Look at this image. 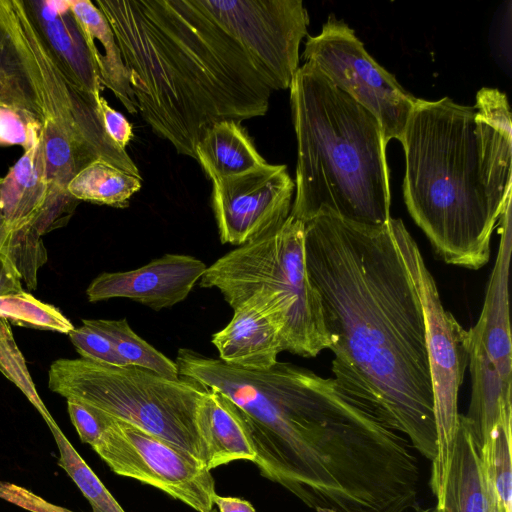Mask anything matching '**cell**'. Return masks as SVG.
<instances>
[{
	"instance_id": "obj_1",
	"label": "cell",
	"mask_w": 512,
	"mask_h": 512,
	"mask_svg": "<svg viewBox=\"0 0 512 512\" xmlns=\"http://www.w3.org/2000/svg\"><path fill=\"white\" fill-rule=\"evenodd\" d=\"M304 225L306 267L322 304L333 380L393 421L433 461L424 315L388 222L363 226L321 213Z\"/></svg>"
},
{
	"instance_id": "obj_2",
	"label": "cell",
	"mask_w": 512,
	"mask_h": 512,
	"mask_svg": "<svg viewBox=\"0 0 512 512\" xmlns=\"http://www.w3.org/2000/svg\"><path fill=\"white\" fill-rule=\"evenodd\" d=\"M144 120L177 153L215 123L265 115L271 90L243 49L194 0H97Z\"/></svg>"
},
{
	"instance_id": "obj_3",
	"label": "cell",
	"mask_w": 512,
	"mask_h": 512,
	"mask_svg": "<svg viewBox=\"0 0 512 512\" xmlns=\"http://www.w3.org/2000/svg\"><path fill=\"white\" fill-rule=\"evenodd\" d=\"M507 97L477 92L473 106L448 97L417 100L400 138L403 195L414 222L451 265L480 269L512 194V132Z\"/></svg>"
},
{
	"instance_id": "obj_4",
	"label": "cell",
	"mask_w": 512,
	"mask_h": 512,
	"mask_svg": "<svg viewBox=\"0 0 512 512\" xmlns=\"http://www.w3.org/2000/svg\"><path fill=\"white\" fill-rule=\"evenodd\" d=\"M289 89L297 140L290 216L306 222L330 213L363 226L387 224V143L377 118L309 62Z\"/></svg>"
},
{
	"instance_id": "obj_5",
	"label": "cell",
	"mask_w": 512,
	"mask_h": 512,
	"mask_svg": "<svg viewBox=\"0 0 512 512\" xmlns=\"http://www.w3.org/2000/svg\"><path fill=\"white\" fill-rule=\"evenodd\" d=\"M5 29L30 85L41 125L49 184L46 214L67 218L78 201L67 192L74 176L104 160L140 177L126 149L105 133L96 103L64 74L44 43L24 0H0Z\"/></svg>"
},
{
	"instance_id": "obj_6",
	"label": "cell",
	"mask_w": 512,
	"mask_h": 512,
	"mask_svg": "<svg viewBox=\"0 0 512 512\" xmlns=\"http://www.w3.org/2000/svg\"><path fill=\"white\" fill-rule=\"evenodd\" d=\"M48 387L66 400L95 408L178 445L207 468L210 454L199 423L208 393L203 385L136 366L60 358L49 367Z\"/></svg>"
},
{
	"instance_id": "obj_7",
	"label": "cell",
	"mask_w": 512,
	"mask_h": 512,
	"mask_svg": "<svg viewBox=\"0 0 512 512\" xmlns=\"http://www.w3.org/2000/svg\"><path fill=\"white\" fill-rule=\"evenodd\" d=\"M199 285L219 290L232 309L266 290L284 314V351L310 358L329 348L321 300L307 272L301 220L289 215L276 230L226 253L207 267Z\"/></svg>"
},
{
	"instance_id": "obj_8",
	"label": "cell",
	"mask_w": 512,
	"mask_h": 512,
	"mask_svg": "<svg viewBox=\"0 0 512 512\" xmlns=\"http://www.w3.org/2000/svg\"><path fill=\"white\" fill-rule=\"evenodd\" d=\"M496 261L475 325L468 330L471 396L467 419L479 445L512 420V340L509 317V270L512 253L511 195L500 218Z\"/></svg>"
},
{
	"instance_id": "obj_9",
	"label": "cell",
	"mask_w": 512,
	"mask_h": 512,
	"mask_svg": "<svg viewBox=\"0 0 512 512\" xmlns=\"http://www.w3.org/2000/svg\"><path fill=\"white\" fill-rule=\"evenodd\" d=\"M388 224L416 287L424 315L437 434V456L432 461L430 486L439 501L460 415L458 396L468 367L469 334L444 308L435 279L403 221L391 217Z\"/></svg>"
},
{
	"instance_id": "obj_10",
	"label": "cell",
	"mask_w": 512,
	"mask_h": 512,
	"mask_svg": "<svg viewBox=\"0 0 512 512\" xmlns=\"http://www.w3.org/2000/svg\"><path fill=\"white\" fill-rule=\"evenodd\" d=\"M90 446L115 474L151 485L197 512L213 508L211 471L178 445L105 414Z\"/></svg>"
},
{
	"instance_id": "obj_11",
	"label": "cell",
	"mask_w": 512,
	"mask_h": 512,
	"mask_svg": "<svg viewBox=\"0 0 512 512\" xmlns=\"http://www.w3.org/2000/svg\"><path fill=\"white\" fill-rule=\"evenodd\" d=\"M303 58L377 118L387 144L400 140L418 98L369 55L346 23L331 15L320 34L307 37Z\"/></svg>"
},
{
	"instance_id": "obj_12",
	"label": "cell",
	"mask_w": 512,
	"mask_h": 512,
	"mask_svg": "<svg viewBox=\"0 0 512 512\" xmlns=\"http://www.w3.org/2000/svg\"><path fill=\"white\" fill-rule=\"evenodd\" d=\"M247 54L270 90L288 89L309 16L301 0H194Z\"/></svg>"
},
{
	"instance_id": "obj_13",
	"label": "cell",
	"mask_w": 512,
	"mask_h": 512,
	"mask_svg": "<svg viewBox=\"0 0 512 512\" xmlns=\"http://www.w3.org/2000/svg\"><path fill=\"white\" fill-rule=\"evenodd\" d=\"M294 189L286 165L269 163L213 181L212 207L221 242L239 247L279 228L290 215Z\"/></svg>"
},
{
	"instance_id": "obj_14",
	"label": "cell",
	"mask_w": 512,
	"mask_h": 512,
	"mask_svg": "<svg viewBox=\"0 0 512 512\" xmlns=\"http://www.w3.org/2000/svg\"><path fill=\"white\" fill-rule=\"evenodd\" d=\"M206 269L196 257L167 253L137 269L101 273L86 295L90 302L128 298L159 311L184 301Z\"/></svg>"
},
{
	"instance_id": "obj_15",
	"label": "cell",
	"mask_w": 512,
	"mask_h": 512,
	"mask_svg": "<svg viewBox=\"0 0 512 512\" xmlns=\"http://www.w3.org/2000/svg\"><path fill=\"white\" fill-rule=\"evenodd\" d=\"M229 323L212 335L222 362L247 369L274 366L284 351L285 319L274 297L259 289L233 308Z\"/></svg>"
},
{
	"instance_id": "obj_16",
	"label": "cell",
	"mask_w": 512,
	"mask_h": 512,
	"mask_svg": "<svg viewBox=\"0 0 512 512\" xmlns=\"http://www.w3.org/2000/svg\"><path fill=\"white\" fill-rule=\"evenodd\" d=\"M0 181V215L6 229L24 244L43 248L41 227L49 184L43 154L41 125L32 128L28 147Z\"/></svg>"
},
{
	"instance_id": "obj_17",
	"label": "cell",
	"mask_w": 512,
	"mask_h": 512,
	"mask_svg": "<svg viewBox=\"0 0 512 512\" xmlns=\"http://www.w3.org/2000/svg\"><path fill=\"white\" fill-rule=\"evenodd\" d=\"M53 58L68 79L97 103L102 91L99 71L68 0H24Z\"/></svg>"
},
{
	"instance_id": "obj_18",
	"label": "cell",
	"mask_w": 512,
	"mask_h": 512,
	"mask_svg": "<svg viewBox=\"0 0 512 512\" xmlns=\"http://www.w3.org/2000/svg\"><path fill=\"white\" fill-rule=\"evenodd\" d=\"M436 512H503L479 445L464 414L459 415L453 449Z\"/></svg>"
},
{
	"instance_id": "obj_19",
	"label": "cell",
	"mask_w": 512,
	"mask_h": 512,
	"mask_svg": "<svg viewBox=\"0 0 512 512\" xmlns=\"http://www.w3.org/2000/svg\"><path fill=\"white\" fill-rule=\"evenodd\" d=\"M199 423L210 454L208 470L236 460H255L236 405L221 392L208 389L200 408Z\"/></svg>"
},
{
	"instance_id": "obj_20",
	"label": "cell",
	"mask_w": 512,
	"mask_h": 512,
	"mask_svg": "<svg viewBox=\"0 0 512 512\" xmlns=\"http://www.w3.org/2000/svg\"><path fill=\"white\" fill-rule=\"evenodd\" d=\"M195 154L212 181L236 176L267 163L245 129L234 120L213 124L198 142Z\"/></svg>"
},
{
	"instance_id": "obj_21",
	"label": "cell",
	"mask_w": 512,
	"mask_h": 512,
	"mask_svg": "<svg viewBox=\"0 0 512 512\" xmlns=\"http://www.w3.org/2000/svg\"><path fill=\"white\" fill-rule=\"evenodd\" d=\"M68 5L85 39L100 44L102 50L96 57V66L102 86L110 89L129 113L135 114L137 105L128 72L115 34L105 15L90 0H68Z\"/></svg>"
},
{
	"instance_id": "obj_22",
	"label": "cell",
	"mask_w": 512,
	"mask_h": 512,
	"mask_svg": "<svg viewBox=\"0 0 512 512\" xmlns=\"http://www.w3.org/2000/svg\"><path fill=\"white\" fill-rule=\"evenodd\" d=\"M140 188L141 177L107 161L95 160L74 176L67 186V192L78 202L125 208Z\"/></svg>"
},
{
	"instance_id": "obj_23",
	"label": "cell",
	"mask_w": 512,
	"mask_h": 512,
	"mask_svg": "<svg viewBox=\"0 0 512 512\" xmlns=\"http://www.w3.org/2000/svg\"><path fill=\"white\" fill-rule=\"evenodd\" d=\"M82 323L106 337L128 366L144 368L170 379L180 377L175 361L138 336L125 318L82 319Z\"/></svg>"
},
{
	"instance_id": "obj_24",
	"label": "cell",
	"mask_w": 512,
	"mask_h": 512,
	"mask_svg": "<svg viewBox=\"0 0 512 512\" xmlns=\"http://www.w3.org/2000/svg\"><path fill=\"white\" fill-rule=\"evenodd\" d=\"M59 450L58 465L68 474L91 505L92 512H125L93 470L75 450L57 423L47 424Z\"/></svg>"
},
{
	"instance_id": "obj_25",
	"label": "cell",
	"mask_w": 512,
	"mask_h": 512,
	"mask_svg": "<svg viewBox=\"0 0 512 512\" xmlns=\"http://www.w3.org/2000/svg\"><path fill=\"white\" fill-rule=\"evenodd\" d=\"M0 317L17 326L62 334L75 328L58 308L25 291L0 295Z\"/></svg>"
},
{
	"instance_id": "obj_26",
	"label": "cell",
	"mask_w": 512,
	"mask_h": 512,
	"mask_svg": "<svg viewBox=\"0 0 512 512\" xmlns=\"http://www.w3.org/2000/svg\"><path fill=\"white\" fill-rule=\"evenodd\" d=\"M0 107L38 118L33 94L12 43L0 23Z\"/></svg>"
},
{
	"instance_id": "obj_27",
	"label": "cell",
	"mask_w": 512,
	"mask_h": 512,
	"mask_svg": "<svg viewBox=\"0 0 512 512\" xmlns=\"http://www.w3.org/2000/svg\"><path fill=\"white\" fill-rule=\"evenodd\" d=\"M482 454L501 509L512 512L511 425L497 428Z\"/></svg>"
},
{
	"instance_id": "obj_28",
	"label": "cell",
	"mask_w": 512,
	"mask_h": 512,
	"mask_svg": "<svg viewBox=\"0 0 512 512\" xmlns=\"http://www.w3.org/2000/svg\"><path fill=\"white\" fill-rule=\"evenodd\" d=\"M0 372L27 397L48 424L54 419L41 400L10 323L0 317Z\"/></svg>"
},
{
	"instance_id": "obj_29",
	"label": "cell",
	"mask_w": 512,
	"mask_h": 512,
	"mask_svg": "<svg viewBox=\"0 0 512 512\" xmlns=\"http://www.w3.org/2000/svg\"><path fill=\"white\" fill-rule=\"evenodd\" d=\"M80 358L112 366H128L112 343L92 328L82 325L68 334Z\"/></svg>"
},
{
	"instance_id": "obj_30",
	"label": "cell",
	"mask_w": 512,
	"mask_h": 512,
	"mask_svg": "<svg viewBox=\"0 0 512 512\" xmlns=\"http://www.w3.org/2000/svg\"><path fill=\"white\" fill-rule=\"evenodd\" d=\"M39 121L35 115L20 110L0 107V145L28 147L33 125Z\"/></svg>"
},
{
	"instance_id": "obj_31",
	"label": "cell",
	"mask_w": 512,
	"mask_h": 512,
	"mask_svg": "<svg viewBox=\"0 0 512 512\" xmlns=\"http://www.w3.org/2000/svg\"><path fill=\"white\" fill-rule=\"evenodd\" d=\"M96 109L107 136L119 147L126 149L133 138V128L126 117L113 109L103 96L97 100Z\"/></svg>"
},
{
	"instance_id": "obj_32",
	"label": "cell",
	"mask_w": 512,
	"mask_h": 512,
	"mask_svg": "<svg viewBox=\"0 0 512 512\" xmlns=\"http://www.w3.org/2000/svg\"><path fill=\"white\" fill-rule=\"evenodd\" d=\"M213 503L220 512H257L249 501L238 497H224L216 493Z\"/></svg>"
},
{
	"instance_id": "obj_33",
	"label": "cell",
	"mask_w": 512,
	"mask_h": 512,
	"mask_svg": "<svg viewBox=\"0 0 512 512\" xmlns=\"http://www.w3.org/2000/svg\"><path fill=\"white\" fill-rule=\"evenodd\" d=\"M413 510L414 512H436V507H421L417 505Z\"/></svg>"
},
{
	"instance_id": "obj_34",
	"label": "cell",
	"mask_w": 512,
	"mask_h": 512,
	"mask_svg": "<svg viewBox=\"0 0 512 512\" xmlns=\"http://www.w3.org/2000/svg\"><path fill=\"white\" fill-rule=\"evenodd\" d=\"M316 511L317 512H335V511L329 510V509H317Z\"/></svg>"
},
{
	"instance_id": "obj_35",
	"label": "cell",
	"mask_w": 512,
	"mask_h": 512,
	"mask_svg": "<svg viewBox=\"0 0 512 512\" xmlns=\"http://www.w3.org/2000/svg\"><path fill=\"white\" fill-rule=\"evenodd\" d=\"M209 512H218L216 509L212 508Z\"/></svg>"
}]
</instances>
